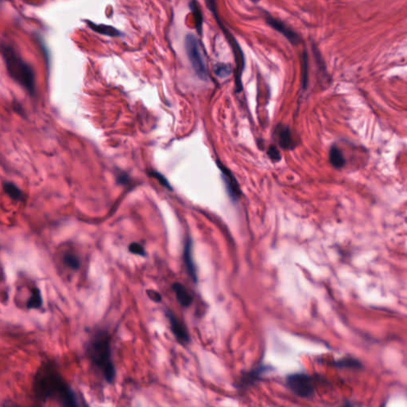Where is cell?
Masks as SVG:
<instances>
[{"instance_id":"1","label":"cell","mask_w":407,"mask_h":407,"mask_svg":"<svg viewBox=\"0 0 407 407\" xmlns=\"http://www.w3.org/2000/svg\"><path fill=\"white\" fill-rule=\"evenodd\" d=\"M33 390L40 401L52 400L64 407L79 406L76 392L50 364L44 365L37 371L33 380Z\"/></svg>"},{"instance_id":"2","label":"cell","mask_w":407,"mask_h":407,"mask_svg":"<svg viewBox=\"0 0 407 407\" xmlns=\"http://www.w3.org/2000/svg\"><path fill=\"white\" fill-rule=\"evenodd\" d=\"M87 351L90 361L100 372L106 381L109 384L113 382L116 372L111 355L109 333L104 330H99L94 333L88 341Z\"/></svg>"},{"instance_id":"3","label":"cell","mask_w":407,"mask_h":407,"mask_svg":"<svg viewBox=\"0 0 407 407\" xmlns=\"http://www.w3.org/2000/svg\"><path fill=\"white\" fill-rule=\"evenodd\" d=\"M2 53L6 70L12 79L29 93L35 92V74L31 65L25 61L11 45L3 44Z\"/></svg>"},{"instance_id":"4","label":"cell","mask_w":407,"mask_h":407,"mask_svg":"<svg viewBox=\"0 0 407 407\" xmlns=\"http://www.w3.org/2000/svg\"><path fill=\"white\" fill-rule=\"evenodd\" d=\"M205 2L206 4L207 7L209 8V10L212 12V14L214 16L215 19L218 24L219 27L222 30L223 33L226 37L227 41L229 43V45H230L231 49H232L234 57H235V61H236V88H237L238 91L240 92V90L242 89V75H243L244 67H245V57H244V52L242 50L240 44L238 42L237 40L235 38L233 34L228 30V28L223 24L222 21L220 20L218 14H217V10H216V0H205Z\"/></svg>"},{"instance_id":"5","label":"cell","mask_w":407,"mask_h":407,"mask_svg":"<svg viewBox=\"0 0 407 407\" xmlns=\"http://www.w3.org/2000/svg\"><path fill=\"white\" fill-rule=\"evenodd\" d=\"M185 49L196 74L201 80H208L209 73L207 70L205 59L203 57L201 45L198 39L193 33H189L185 36Z\"/></svg>"},{"instance_id":"6","label":"cell","mask_w":407,"mask_h":407,"mask_svg":"<svg viewBox=\"0 0 407 407\" xmlns=\"http://www.w3.org/2000/svg\"><path fill=\"white\" fill-rule=\"evenodd\" d=\"M287 385L295 396L303 399L312 397L315 392L314 378L304 373L289 375Z\"/></svg>"},{"instance_id":"7","label":"cell","mask_w":407,"mask_h":407,"mask_svg":"<svg viewBox=\"0 0 407 407\" xmlns=\"http://www.w3.org/2000/svg\"><path fill=\"white\" fill-rule=\"evenodd\" d=\"M265 21L272 29L283 34L293 45H298L302 42V38L297 32L294 31L292 28L290 27L287 24L279 18H276L271 15L268 12H265Z\"/></svg>"},{"instance_id":"8","label":"cell","mask_w":407,"mask_h":407,"mask_svg":"<svg viewBox=\"0 0 407 407\" xmlns=\"http://www.w3.org/2000/svg\"><path fill=\"white\" fill-rule=\"evenodd\" d=\"M166 318L170 322V329L177 341L181 344H188L190 341L189 332L185 324L181 322L174 312L170 310L166 311Z\"/></svg>"},{"instance_id":"9","label":"cell","mask_w":407,"mask_h":407,"mask_svg":"<svg viewBox=\"0 0 407 407\" xmlns=\"http://www.w3.org/2000/svg\"><path fill=\"white\" fill-rule=\"evenodd\" d=\"M192 248H193V242L190 238H188L187 240L185 242V248H184V263H185L188 275L191 278L193 283H197L198 278H197V268H196L194 260H193Z\"/></svg>"},{"instance_id":"10","label":"cell","mask_w":407,"mask_h":407,"mask_svg":"<svg viewBox=\"0 0 407 407\" xmlns=\"http://www.w3.org/2000/svg\"><path fill=\"white\" fill-rule=\"evenodd\" d=\"M219 167H220L221 173H222L223 179H224V183L226 185L228 193L232 197V198L236 200V199L240 197V193H241L240 185L238 184L237 181L234 177L233 174H232V172L228 170V168L223 166L221 164H219Z\"/></svg>"},{"instance_id":"11","label":"cell","mask_w":407,"mask_h":407,"mask_svg":"<svg viewBox=\"0 0 407 407\" xmlns=\"http://www.w3.org/2000/svg\"><path fill=\"white\" fill-rule=\"evenodd\" d=\"M172 290L175 294L177 302H179V304L182 307L187 308L193 303V296L183 284H181V283H174L172 285Z\"/></svg>"},{"instance_id":"12","label":"cell","mask_w":407,"mask_h":407,"mask_svg":"<svg viewBox=\"0 0 407 407\" xmlns=\"http://www.w3.org/2000/svg\"><path fill=\"white\" fill-rule=\"evenodd\" d=\"M86 23L88 24V27L103 35L109 36V37H120L122 33L119 29L114 27L112 25H105V24H96L93 21L87 20Z\"/></svg>"},{"instance_id":"13","label":"cell","mask_w":407,"mask_h":407,"mask_svg":"<svg viewBox=\"0 0 407 407\" xmlns=\"http://www.w3.org/2000/svg\"><path fill=\"white\" fill-rule=\"evenodd\" d=\"M270 370V367L260 366L257 369H254L251 372L246 373L240 380V384L242 386H251L252 384L257 382L262 376L267 371Z\"/></svg>"},{"instance_id":"14","label":"cell","mask_w":407,"mask_h":407,"mask_svg":"<svg viewBox=\"0 0 407 407\" xmlns=\"http://www.w3.org/2000/svg\"><path fill=\"white\" fill-rule=\"evenodd\" d=\"M330 162L332 166L336 169H342L347 164V160L343 151L336 144L333 145L330 148Z\"/></svg>"},{"instance_id":"15","label":"cell","mask_w":407,"mask_h":407,"mask_svg":"<svg viewBox=\"0 0 407 407\" xmlns=\"http://www.w3.org/2000/svg\"><path fill=\"white\" fill-rule=\"evenodd\" d=\"M189 8L193 14L194 18L195 29L197 30L199 36H202L203 34V23H204V18H203L202 11L197 0H191L189 3Z\"/></svg>"},{"instance_id":"16","label":"cell","mask_w":407,"mask_h":407,"mask_svg":"<svg viewBox=\"0 0 407 407\" xmlns=\"http://www.w3.org/2000/svg\"><path fill=\"white\" fill-rule=\"evenodd\" d=\"M43 304L42 297L41 291L38 288H33L31 291V295L26 302V307L29 310H36L41 308Z\"/></svg>"},{"instance_id":"17","label":"cell","mask_w":407,"mask_h":407,"mask_svg":"<svg viewBox=\"0 0 407 407\" xmlns=\"http://www.w3.org/2000/svg\"><path fill=\"white\" fill-rule=\"evenodd\" d=\"M278 138H279V143L281 146L285 149H288L291 147L292 143V138H291V131L287 127L282 126L278 129Z\"/></svg>"},{"instance_id":"18","label":"cell","mask_w":407,"mask_h":407,"mask_svg":"<svg viewBox=\"0 0 407 407\" xmlns=\"http://www.w3.org/2000/svg\"><path fill=\"white\" fill-rule=\"evenodd\" d=\"M63 262H64V265L73 271H77L81 266L80 257L72 252H67L64 254L63 256Z\"/></svg>"},{"instance_id":"19","label":"cell","mask_w":407,"mask_h":407,"mask_svg":"<svg viewBox=\"0 0 407 407\" xmlns=\"http://www.w3.org/2000/svg\"><path fill=\"white\" fill-rule=\"evenodd\" d=\"M335 365L338 368L344 369V368H347V369H361L363 365L360 361H357V359L353 358V357H345V358L341 359L339 361L335 362Z\"/></svg>"},{"instance_id":"20","label":"cell","mask_w":407,"mask_h":407,"mask_svg":"<svg viewBox=\"0 0 407 407\" xmlns=\"http://www.w3.org/2000/svg\"><path fill=\"white\" fill-rule=\"evenodd\" d=\"M215 74L220 78H226L232 72V64L228 63H217L213 67Z\"/></svg>"},{"instance_id":"21","label":"cell","mask_w":407,"mask_h":407,"mask_svg":"<svg viewBox=\"0 0 407 407\" xmlns=\"http://www.w3.org/2000/svg\"><path fill=\"white\" fill-rule=\"evenodd\" d=\"M4 189H5L6 193H7L12 199H14V200L19 201V200H21L22 197H23V193H22V192L13 183L6 182L5 185H4Z\"/></svg>"},{"instance_id":"22","label":"cell","mask_w":407,"mask_h":407,"mask_svg":"<svg viewBox=\"0 0 407 407\" xmlns=\"http://www.w3.org/2000/svg\"><path fill=\"white\" fill-rule=\"evenodd\" d=\"M302 80L304 87H306L307 84V79H308V54L307 52L304 51L302 53Z\"/></svg>"},{"instance_id":"23","label":"cell","mask_w":407,"mask_h":407,"mask_svg":"<svg viewBox=\"0 0 407 407\" xmlns=\"http://www.w3.org/2000/svg\"><path fill=\"white\" fill-rule=\"evenodd\" d=\"M129 252L135 255H140V256H146V253L143 246L141 245L138 243H132L129 245Z\"/></svg>"},{"instance_id":"24","label":"cell","mask_w":407,"mask_h":407,"mask_svg":"<svg viewBox=\"0 0 407 407\" xmlns=\"http://www.w3.org/2000/svg\"><path fill=\"white\" fill-rule=\"evenodd\" d=\"M150 174L152 176V177H154V178L158 180L160 183L162 184L163 186L168 188V189H171V186H170V183L168 182L166 177H164L162 174H159L158 172L152 171Z\"/></svg>"},{"instance_id":"25","label":"cell","mask_w":407,"mask_h":407,"mask_svg":"<svg viewBox=\"0 0 407 407\" xmlns=\"http://www.w3.org/2000/svg\"><path fill=\"white\" fill-rule=\"evenodd\" d=\"M146 294H147V296H148L150 300H152L153 302H162V295H161L160 293H158V291H154V290H147V291H146Z\"/></svg>"},{"instance_id":"26","label":"cell","mask_w":407,"mask_h":407,"mask_svg":"<svg viewBox=\"0 0 407 407\" xmlns=\"http://www.w3.org/2000/svg\"><path fill=\"white\" fill-rule=\"evenodd\" d=\"M268 154H269L270 158H272L273 160H275V161H278V160L280 159V153H279V150H277L276 147L275 146H271L270 147L269 151H268Z\"/></svg>"},{"instance_id":"27","label":"cell","mask_w":407,"mask_h":407,"mask_svg":"<svg viewBox=\"0 0 407 407\" xmlns=\"http://www.w3.org/2000/svg\"><path fill=\"white\" fill-rule=\"evenodd\" d=\"M406 221L407 222V218H406Z\"/></svg>"}]
</instances>
